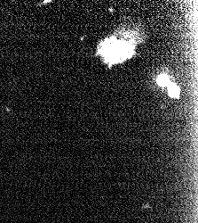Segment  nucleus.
<instances>
[{"instance_id":"nucleus-1","label":"nucleus","mask_w":198,"mask_h":223,"mask_svg":"<svg viewBox=\"0 0 198 223\" xmlns=\"http://www.w3.org/2000/svg\"><path fill=\"white\" fill-rule=\"evenodd\" d=\"M168 93H169L171 97L178 98L180 97V89H179V87L177 86V85L170 84L169 89H168Z\"/></svg>"},{"instance_id":"nucleus-2","label":"nucleus","mask_w":198,"mask_h":223,"mask_svg":"<svg viewBox=\"0 0 198 223\" xmlns=\"http://www.w3.org/2000/svg\"><path fill=\"white\" fill-rule=\"evenodd\" d=\"M157 83L161 87L167 86L169 84V79H168L167 75H165V74H162V75H160L159 78L157 79Z\"/></svg>"}]
</instances>
